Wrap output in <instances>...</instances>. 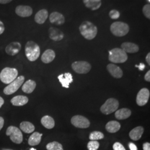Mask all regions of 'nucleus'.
<instances>
[{"label":"nucleus","mask_w":150,"mask_h":150,"mask_svg":"<svg viewBox=\"0 0 150 150\" xmlns=\"http://www.w3.org/2000/svg\"><path fill=\"white\" fill-rule=\"evenodd\" d=\"M81 34L87 40H91L96 36L97 28L90 21L83 22L79 27Z\"/></svg>","instance_id":"1"},{"label":"nucleus","mask_w":150,"mask_h":150,"mask_svg":"<svg viewBox=\"0 0 150 150\" xmlns=\"http://www.w3.org/2000/svg\"><path fill=\"white\" fill-rule=\"evenodd\" d=\"M25 54L29 61H35L40 55V48L36 42L32 41H28L25 45Z\"/></svg>","instance_id":"2"},{"label":"nucleus","mask_w":150,"mask_h":150,"mask_svg":"<svg viewBox=\"0 0 150 150\" xmlns=\"http://www.w3.org/2000/svg\"><path fill=\"white\" fill-rule=\"evenodd\" d=\"M108 59L112 63L121 64L127 60L128 56L121 48H115L109 51Z\"/></svg>","instance_id":"3"},{"label":"nucleus","mask_w":150,"mask_h":150,"mask_svg":"<svg viewBox=\"0 0 150 150\" xmlns=\"http://www.w3.org/2000/svg\"><path fill=\"white\" fill-rule=\"evenodd\" d=\"M18 71L15 68L6 67L0 73V80L5 84H10L18 76Z\"/></svg>","instance_id":"4"},{"label":"nucleus","mask_w":150,"mask_h":150,"mask_svg":"<svg viewBox=\"0 0 150 150\" xmlns=\"http://www.w3.org/2000/svg\"><path fill=\"white\" fill-rule=\"evenodd\" d=\"M129 25L122 22H113L111 25L110 30L113 35L117 37H122L126 35L129 32Z\"/></svg>","instance_id":"5"},{"label":"nucleus","mask_w":150,"mask_h":150,"mask_svg":"<svg viewBox=\"0 0 150 150\" xmlns=\"http://www.w3.org/2000/svg\"><path fill=\"white\" fill-rule=\"evenodd\" d=\"M119 106L118 101L113 98H109L100 108L101 112L105 115H109L117 111Z\"/></svg>","instance_id":"6"},{"label":"nucleus","mask_w":150,"mask_h":150,"mask_svg":"<svg viewBox=\"0 0 150 150\" xmlns=\"http://www.w3.org/2000/svg\"><path fill=\"white\" fill-rule=\"evenodd\" d=\"M25 81V77L20 76L16 78V80L12 82L8 85L6 86L4 90V93L6 95H10L17 91L22 85Z\"/></svg>","instance_id":"7"},{"label":"nucleus","mask_w":150,"mask_h":150,"mask_svg":"<svg viewBox=\"0 0 150 150\" xmlns=\"http://www.w3.org/2000/svg\"><path fill=\"white\" fill-rule=\"evenodd\" d=\"M6 135L10 136L11 141L17 144H20L23 141L21 131L15 126H9L6 130Z\"/></svg>","instance_id":"8"},{"label":"nucleus","mask_w":150,"mask_h":150,"mask_svg":"<svg viewBox=\"0 0 150 150\" xmlns=\"http://www.w3.org/2000/svg\"><path fill=\"white\" fill-rule=\"evenodd\" d=\"M71 66L75 72L79 74H87L91 69V64L84 61L74 62Z\"/></svg>","instance_id":"9"},{"label":"nucleus","mask_w":150,"mask_h":150,"mask_svg":"<svg viewBox=\"0 0 150 150\" xmlns=\"http://www.w3.org/2000/svg\"><path fill=\"white\" fill-rule=\"evenodd\" d=\"M71 122L76 127L80 129H87L90 125L89 120L81 115L74 116L71 118Z\"/></svg>","instance_id":"10"},{"label":"nucleus","mask_w":150,"mask_h":150,"mask_svg":"<svg viewBox=\"0 0 150 150\" xmlns=\"http://www.w3.org/2000/svg\"><path fill=\"white\" fill-rule=\"evenodd\" d=\"M150 93L147 88H143L138 92L136 97V103L139 106H143L148 102Z\"/></svg>","instance_id":"11"},{"label":"nucleus","mask_w":150,"mask_h":150,"mask_svg":"<svg viewBox=\"0 0 150 150\" xmlns=\"http://www.w3.org/2000/svg\"><path fill=\"white\" fill-rule=\"evenodd\" d=\"M16 13L18 16L22 17H27L31 16L32 8L29 6L20 5L16 7Z\"/></svg>","instance_id":"12"},{"label":"nucleus","mask_w":150,"mask_h":150,"mask_svg":"<svg viewBox=\"0 0 150 150\" xmlns=\"http://www.w3.org/2000/svg\"><path fill=\"white\" fill-rule=\"evenodd\" d=\"M21 49V43L13 42L8 44L5 48L6 52L10 56H15L19 53Z\"/></svg>","instance_id":"13"},{"label":"nucleus","mask_w":150,"mask_h":150,"mask_svg":"<svg viewBox=\"0 0 150 150\" xmlns=\"http://www.w3.org/2000/svg\"><path fill=\"white\" fill-rule=\"evenodd\" d=\"M107 69L111 75L115 78L120 79L123 76V71L116 64H110L107 65Z\"/></svg>","instance_id":"14"},{"label":"nucleus","mask_w":150,"mask_h":150,"mask_svg":"<svg viewBox=\"0 0 150 150\" xmlns=\"http://www.w3.org/2000/svg\"><path fill=\"white\" fill-rule=\"evenodd\" d=\"M50 21L52 23H54L56 25H61L65 21L64 16L58 12H54L51 13L49 17Z\"/></svg>","instance_id":"15"},{"label":"nucleus","mask_w":150,"mask_h":150,"mask_svg":"<svg viewBox=\"0 0 150 150\" xmlns=\"http://www.w3.org/2000/svg\"><path fill=\"white\" fill-rule=\"evenodd\" d=\"M58 79L62 86L64 88H69V85L73 82L72 76L71 73L67 72L64 74H61L58 76Z\"/></svg>","instance_id":"16"},{"label":"nucleus","mask_w":150,"mask_h":150,"mask_svg":"<svg viewBox=\"0 0 150 150\" xmlns=\"http://www.w3.org/2000/svg\"><path fill=\"white\" fill-rule=\"evenodd\" d=\"M49 36L50 38L55 41H59L63 39L64 34L59 29L51 27L49 29Z\"/></svg>","instance_id":"17"},{"label":"nucleus","mask_w":150,"mask_h":150,"mask_svg":"<svg viewBox=\"0 0 150 150\" xmlns=\"http://www.w3.org/2000/svg\"><path fill=\"white\" fill-rule=\"evenodd\" d=\"M121 49L126 53L134 54L139 51V47L135 43L126 42L121 45Z\"/></svg>","instance_id":"18"},{"label":"nucleus","mask_w":150,"mask_h":150,"mask_svg":"<svg viewBox=\"0 0 150 150\" xmlns=\"http://www.w3.org/2000/svg\"><path fill=\"white\" fill-rule=\"evenodd\" d=\"M144 132V129L142 126H137L129 132V136L134 141H138L142 137Z\"/></svg>","instance_id":"19"},{"label":"nucleus","mask_w":150,"mask_h":150,"mask_svg":"<svg viewBox=\"0 0 150 150\" xmlns=\"http://www.w3.org/2000/svg\"><path fill=\"white\" fill-rule=\"evenodd\" d=\"M56 54L52 50L48 49L46 50L41 56V60L45 64H49L54 61Z\"/></svg>","instance_id":"20"},{"label":"nucleus","mask_w":150,"mask_h":150,"mask_svg":"<svg viewBox=\"0 0 150 150\" xmlns=\"http://www.w3.org/2000/svg\"><path fill=\"white\" fill-rule=\"evenodd\" d=\"M48 16V11L46 10L43 9L40 10L35 16V21L38 24H43L47 19Z\"/></svg>","instance_id":"21"},{"label":"nucleus","mask_w":150,"mask_h":150,"mask_svg":"<svg viewBox=\"0 0 150 150\" xmlns=\"http://www.w3.org/2000/svg\"><path fill=\"white\" fill-rule=\"evenodd\" d=\"M28 102V98L25 96L22 95H18L13 97L11 99V103L15 106H22L26 104H27Z\"/></svg>","instance_id":"22"},{"label":"nucleus","mask_w":150,"mask_h":150,"mask_svg":"<svg viewBox=\"0 0 150 150\" xmlns=\"http://www.w3.org/2000/svg\"><path fill=\"white\" fill-rule=\"evenodd\" d=\"M131 115V111L126 108H123L116 111L115 113L116 118L120 120H125L129 118Z\"/></svg>","instance_id":"23"},{"label":"nucleus","mask_w":150,"mask_h":150,"mask_svg":"<svg viewBox=\"0 0 150 150\" xmlns=\"http://www.w3.org/2000/svg\"><path fill=\"white\" fill-rule=\"evenodd\" d=\"M36 87V83L32 80H28L23 83L22 87V90L26 93H31Z\"/></svg>","instance_id":"24"},{"label":"nucleus","mask_w":150,"mask_h":150,"mask_svg":"<svg viewBox=\"0 0 150 150\" xmlns=\"http://www.w3.org/2000/svg\"><path fill=\"white\" fill-rule=\"evenodd\" d=\"M83 2L86 7L93 11L98 10L102 4V2L100 0H84Z\"/></svg>","instance_id":"25"},{"label":"nucleus","mask_w":150,"mask_h":150,"mask_svg":"<svg viewBox=\"0 0 150 150\" xmlns=\"http://www.w3.org/2000/svg\"><path fill=\"white\" fill-rule=\"evenodd\" d=\"M120 128V123L116 121H110L106 125V129L110 133H115L119 131Z\"/></svg>","instance_id":"26"},{"label":"nucleus","mask_w":150,"mask_h":150,"mask_svg":"<svg viewBox=\"0 0 150 150\" xmlns=\"http://www.w3.org/2000/svg\"><path fill=\"white\" fill-rule=\"evenodd\" d=\"M42 134H40L38 132H35L33 133L28 140V144L31 146H36L38 145L41 141Z\"/></svg>","instance_id":"27"},{"label":"nucleus","mask_w":150,"mask_h":150,"mask_svg":"<svg viewBox=\"0 0 150 150\" xmlns=\"http://www.w3.org/2000/svg\"><path fill=\"white\" fill-rule=\"evenodd\" d=\"M41 122L43 126L47 129H53L54 126V118L50 116H45L41 118Z\"/></svg>","instance_id":"28"},{"label":"nucleus","mask_w":150,"mask_h":150,"mask_svg":"<svg viewBox=\"0 0 150 150\" xmlns=\"http://www.w3.org/2000/svg\"><path fill=\"white\" fill-rule=\"evenodd\" d=\"M20 127L25 133L30 134L35 130V126L32 123L28 121H23L20 123Z\"/></svg>","instance_id":"29"},{"label":"nucleus","mask_w":150,"mask_h":150,"mask_svg":"<svg viewBox=\"0 0 150 150\" xmlns=\"http://www.w3.org/2000/svg\"><path fill=\"white\" fill-rule=\"evenodd\" d=\"M46 149L47 150H64L62 145L56 141L48 144L46 146Z\"/></svg>","instance_id":"30"},{"label":"nucleus","mask_w":150,"mask_h":150,"mask_svg":"<svg viewBox=\"0 0 150 150\" xmlns=\"http://www.w3.org/2000/svg\"><path fill=\"white\" fill-rule=\"evenodd\" d=\"M103 138L104 134L100 131H93L91 132L89 136V139L91 141H96L98 139H103Z\"/></svg>","instance_id":"31"},{"label":"nucleus","mask_w":150,"mask_h":150,"mask_svg":"<svg viewBox=\"0 0 150 150\" xmlns=\"http://www.w3.org/2000/svg\"><path fill=\"white\" fill-rule=\"evenodd\" d=\"M100 144L97 141H91L87 144V149L88 150H97L99 148Z\"/></svg>","instance_id":"32"},{"label":"nucleus","mask_w":150,"mask_h":150,"mask_svg":"<svg viewBox=\"0 0 150 150\" xmlns=\"http://www.w3.org/2000/svg\"><path fill=\"white\" fill-rule=\"evenodd\" d=\"M143 13L145 17L149 19L150 18V4H147L143 7Z\"/></svg>","instance_id":"33"},{"label":"nucleus","mask_w":150,"mask_h":150,"mask_svg":"<svg viewBox=\"0 0 150 150\" xmlns=\"http://www.w3.org/2000/svg\"><path fill=\"white\" fill-rule=\"evenodd\" d=\"M109 16L111 18L113 19V20H116V19H117L119 18V17L120 16V13L118 11L115 10H112L110 12Z\"/></svg>","instance_id":"34"},{"label":"nucleus","mask_w":150,"mask_h":150,"mask_svg":"<svg viewBox=\"0 0 150 150\" xmlns=\"http://www.w3.org/2000/svg\"><path fill=\"white\" fill-rule=\"evenodd\" d=\"M113 150H126L123 145L120 142H115L113 145Z\"/></svg>","instance_id":"35"},{"label":"nucleus","mask_w":150,"mask_h":150,"mask_svg":"<svg viewBox=\"0 0 150 150\" xmlns=\"http://www.w3.org/2000/svg\"><path fill=\"white\" fill-rule=\"evenodd\" d=\"M5 28L4 23L0 21V35L2 34L3 32L5 31Z\"/></svg>","instance_id":"36"},{"label":"nucleus","mask_w":150,"mask_h":150,"mask_svg":"<svg viewBox=\"0 0 150 150\" xmlns=\"http://www.w3.org/2000/svg\"><path fill=\"white\" fill-rule=\"evenodd\" d=\"M143 150H150V144L149 142H145L143 145Z\"/></svg>","instance_id":"37"},{"label":"nucleus","mask_w":150,"mask_h":150,"mask_svg":"<svg viewBox=\"0 0 150 150\" xmlns=\"http://www.w3.org/2000/svg\"><path fill=\"white\" fill-rule=\"evenodd\" d=\"M145 80L147 82H150V71L149 70L148 72L145 74Z\"/></svg>","instance_id":"38"},{"label":"nucleus","mask_w":150,"mask_h":150,"mask_svg":"<svg viewBox=\"0 0 150 150\" xmlns=\"http://www.w3.org/2000/svg\"><path fill=\"white\" fill-rule=\"evenodd\" d=\"M129 147L131 150H137V147L134 144L131 142L129 144Z\"/></svg>","instance_id":"39"},{"label":"nucleus","mask_w":150,"mask_h":150,"mask_svg":"<svg viewBox=\"0 0 150 150\" xmlns=\"http://www.w3.org/2000/svg\"><path fill=\"white\" fill-rule=\"evenodd\" d=\"M136 67H138V68L139 69V70L143 71L145 68V65L144 64L141 63L139 66H138V65H136Z\"/></svg>","instance_id":"40"},{"label":"nucleus","mask_w":150,"mask_h":150,"mask_svg":"<svg viewBox=\"0 0 150 150\" xmlns=\"http://www.w3.org/2000/svg\"><path fill=\"white\" fill-rule=\"evenodd\" d=\"M4 125V119L2 117H0V131L2 129Z\"/></svg>","instance_id":"41"},{"label":"nucleus","mask_w":150,"mask_h":150,"mask_svg":"<svg viewBox=\"0 0 150 150\" xmlns=\"http://www.w3.org/2000/svg\"><path fill=\"white\" fill-rule=\"evenodd\" d=\"M146 61L147 62V63L148 64L150 65V53L149 52V54H147V55L146 56Z\"/></svg>","instance_id":"42"},{"label":"nucleus","mask_w":150,"mask_h":150,"mask_svg":"<svg viewBox=\"0 0 150 150\" xmlns=\"http://www.w3.org/2000/svg\"><path fill=\"white\" fill-rule=\"evenodd\" d=\"M11 0H0V4H6L11 2Z\"/></svg>","instance_id":"43"},{"label":"nucleus","mask_w":150,"mask_h":150,"mask_svg":"<svg viewBox=\"0 0 150 150\" xmlns=\"http://www.w3.org/2000/svg\"><path fill=\"white\" fill-rule=\"evenodd\" d=\"M4 104V100L2 97L0 96V108L2 106V105Z\"/></svg>","instance_id":"44"},{"label":"nucleus","mask_w":150,"mask_h":150,"mask_svg":"<svg viewBox=\"0 0 150 150\" xmlns=\"http://www.w3.org/2000/svg\"><path fill=\"white\" fill-rule=\"evenodd\" d=\"M30 150H36V149H33V148H31Z\"/></svg>","instance_id":"45"},{"label":"nucleus","mask_w":150,"mask_h":150,"mask_svg":"<svg viewBox=\"0 0 150 150\" xmlns=\"http://www.w3.org/2000/svg\"></svg>","instance_id":"46"}]
</instances>
